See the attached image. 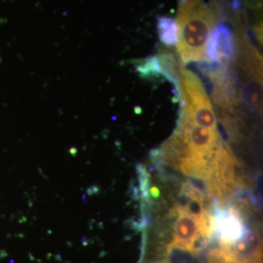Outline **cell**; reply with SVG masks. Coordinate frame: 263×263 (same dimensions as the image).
I'll return each instance as SVG.
<instances>
[{"label": "cell", "mask_w": 263, "mask_h": 263, "mask_svg": "<svg viewBox=\"0 0 263 263\" xmlns=\"http://www.w3.org/2000/svg\"><path fill=\"white\" fill-rule=\"evenodd\" d=\"M179 216L174 224L173 241L169 250L195 252L214 231V226L205 212H194L190 208L179 207Z\"/></svg>", "instance_id": "3"}, {"label": "cell", "mask_w": 263, "mask_h": 263, "mask_svg": "<svg viewBox=\"0 0 263 263\" xmlns=\"http://www.w3.org/2000/svg\"><path fill=\"white\" fill-rule=\"evenodd\" d=\"M217 227L220 234L221 245L233 243L244 235L243 220L241 219L238 212L234 210H231L220 217V220L217 222Z\"/></svg>", "instance_id": "6"}, {"label": "cell", "mask_w": 263, "mask_h": 263, "mask_svg": "<svg viewBox=\"0 0 263 263\" xmlns=\"http://www.w3.org/2000/svg\"><path fill=\"white\" fill-rule=\"evenodd\" d=\"M217 16L204 0H179L177 48L184 64L204 62Z\"/></svg>", "instance_id": "1"}, {"label": "cell", "mask_w": 263, "mask_h": 263, "mask_svg": "<svg viewBox=\"0 0 263 263\" xmlns=\"http://www.w3.org/2000/svg\"><path fill=\"white\" fill-rule=\"evenodd\" d=\"M242 97L250 106H259L261 104V83L258 80H251L243 86Z\"/></svg>", "instance_id": "8"}, {"label": "cell", "mask_w": 263, "mask_h": 263, "mask_svg": "<svg viewBox=\"0 0 263 263\" xmlns=\"http://www.w3.org/2000/svg\"><path fill=\"white\" fill-rule=\"evenodd\" d=\"M181 98L184 108L182 117L209 129H217L216 114L202 82L192 71L180 68Z\"/></svg>", "instance_id": "2"}, {"label": "cell", "mask_w": 263, "mask_h": 263, "mask_svg": "<svg viewBox=\"0 0 263 263\" xmlns=\"http://www.w3.org/2000/svg\"><path fill=\"white\" fill-rule=\"evenodd\" d=\"M216 263H261V240L256 231H245L239 240L221 245L212 254Z\"/></svg>", "instance_id": "4"}, {"label": "cell", "mask_w": 263, "mask_h": 263, "mask_svg": "<svg viewBox=\"0 0 263 263\" xmlns=\"http://www.w3.org/2000/svg\"><path fill=\"white\" fill-rule=\"evenodd\" d=\"M236 33L226 23H219L208 40L206 55L216 63H227L237 56Z\"/></svg>", "instance_id": "5"}, {"label": "cell", "mask_w": 263, "mask_h": 263, "mask_svg": "<svg viewBox=\"0 0 263 263\" xmlns=\"http://www.w3.org/2000/svg\"><path fill=\"white\" fill-rule=\"evenodd\" d=\"M157 33L160 41L168 46L173 47L178 40V27L176 21L172 17L158 16L157 17Z\"/></svg>", "instance_id": "7"}, {"label": "cell", "mask_w": 263, "mask_h": 263, "mask_svg": "<svg viewBox=\"0 0 263 263\" xmlns=\"http://www.w3.org/2000/svg\"><path fill=\"white\" fill-rule=\"evenodd\" d=\"M163 263H169V262H163Z\"/></svg>", "instance_id": "9"}]
</instances>
